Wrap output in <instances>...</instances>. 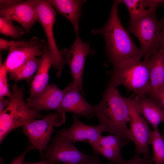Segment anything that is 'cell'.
I'll return each mask as SVG.
<instances>
[{
	"label": "cell",
	"mask_w": 164,
	"mask_h": 164,
	"mask_svg": "<svg viewBox=\"0 0 164 164\" xmlns=\"http://www.w3.org/2000/svg\"><path fill=\"white\" fill-rule=\"evenodd\" d=\"M120 4L119 0L114 1L106 24L102 28L92 30L94 34L103 36L106 55L114 68L128 61L140 60L143 56L121 22L118 12Z\"/></svg>",
	"instance_id": "obj_1"
},
{
	"label": "cell",
	"mask_w": 164,
	"mask_h": 164,
	"mask_svg": "<svg viewBox=\"0 0 164 164\" xmlns=\"http://www.w3.org/2000/svg\"><path fill=\"white\" fill-rule=\"evenodd\" d=\"M95 106V116L104 132L132 142L127 126L131 121L128 98L121 95L117 86L109 81L101 101Z\"/></svg>",
	"instance_id": "obj_2"
},
{
	"label": "cell",
	"mask_w": 164,
	"mask_h": 164,
	"mask_svg": "<svg viewBox=\"0 0 164 164\" xmlns=\"http://www.w3.org/2000/svg\"><path fill=\"white\" fill-rule=\"evenodd\" d=\"M110 81L116 86H124L137 96H149L152 93L149 69L147 61H131L114 68Z\"/></svg>",
	"instance_id": "obj_3"
},
{
	"label": "cell",
	"mask_w": 164,
	"mask_h": 164,
	"mask_svg": "<svg viewBox=\"0 0 164 164\" xmlns=\"http://www.w3.org/2000/svg\"><path fill=\"white\" fill-rule=\"evenodd\" d=\"M10 104L0 114V143L10 132L45 116L30 108L23 99L24 89L14 84L11 88Z\"/></svg>",
	"instance_id": "obj_4"
},
{
	"label": "cell",
	"mask_w": 164,
	"mask_h": 164,
	"mask_svg": "<svg viewBox=\"0 0 164 164\" xmlns=\"http://www.w3.org/2000/svg\"><path fill=\"white\" fill-rule=\"evenodd\" d=\"M164 26V19L158 20L156 13L130 21L128 30L138 39L140 49L144 59H147L157 50Z\"/></svg>",
	"instance_id": "obj_5"
},
{
	"label": "cell",
	"mask_w": 164,
	"mask_h": 164,
	"mask_svg": "<svg viewBox=\"0 0 164 164\" xmlns=\"http://www.w3.org/2000/svg\"><path fill=\"white\" fill-rule=\"evenodd\" d=\"M65 120V112L57 111L40 119H34L22 127V132L28 137L32 149L39 151L42 159L43 152L55 131L54 127L64 124Z\"/></svg>",
	"instance_id": "obj_6"
},
{
	"label": "cell",
	"mask_w": 164,
	"mask_h": 164,
	"mask_svg": "<svg viewBox=\"0 0 164 164\" xmlns=\"http://www.w3.org/2000/svg\"><path fill=\"white\" fill-rule=\"evenodd\" d=\"M37 20L43 27L47 40L48 47L54 60L57 77L61 74L64 60L57 47L53 32L56 12L48 0H36Z\"/></svg>",
	"instance_id": "obj_7"
},
{
	"label": "cell",
	"mask_w": 164,
	"mask_h": 164,
	"mask_svg": "<svg viewBox=\"0 0 164 164\" xmlns=\"http://www.w3.org/2000/svg\"><path fill=\"white\" fill-rule=\"evenodd\" d=\"M61 134H58L46 148L42 159L70 164H81L92 156L80 151Z\"/></svg>",
	"instance_id": "obj_8"
},
{
	"label": "cell",
	"mask_w": 164,
	"mask_h": 164,
	"mask_svg": "<svg viewBox=\"0 0 164 164\" xmlns=\"http://www.w3.org/2000/svg\"><path fill=\"white\" fill-rule=\"evenodd\" d=\"M94 52L90 48L89 43L82 41L79 35L67 52L65 61L68 64L73 79L70 83L80 91L83 90V74L86 58L88 54L92 55Z\"/></svg>",
	"instance_id": "obj_9"
},
{
	"label": "cell",
	"mask_w": 164,
	"mask_h": 164,
	"mask_svg": "<svg viewBox=\"0 0 164 164\" xmlns=\"http://www.w3.org/2000/svg\"><path fill=\"white\" fill-rule=\"evenodd\" d=\"M128 101L131 118L129 130L132 142L135 146V152L142 154L143 158L145 159L152 160L149 148L152 131L142 115L134 108L131 99L128 98Z\"/></svg>",
	"instance_id": "obj_10"
},
{
	"label": "cell",
	"mask_w": 164,
	"mask_h": 164,
	"mask_svg": "<svg viewBox=\"0 0 164 164\" xmlns=\"http://www.w3.org/2000/svg\"><path fill=\"white\" fill-rule=\"evenodd\" d=\"M48 48L47 43L43 40H39L31 46H12L9 49L4 66L7 72H9L36 56H41Z\"/></svg>",
	"instance_id": "obj_11"
},
{
	"label": "cell",
	"mask_w": 164,
	"mask_h": 164,
	"mask_svg": "<svg viewBox=\"0 0 164 164\" xmlns=\"http://www.w3.org/2000/svg\"><path fill=\"white\" fill-rule=\"evenodd\" d=\"M65 94L61 104L57 111L70 112L77 116L90 119L95 116V106L88 103L80 91L70 83L64 89Z\"/></svg>",
	"instance_id": "obj_12"
},
{
	"label": "cell",
	"mask_w": 164,
	"mask_h": 164,
	"mask_svg": "<svg viewBox=\"0 0 164 164\" xmlns=\"http://www.w3.org/2000/svg\"><path fill=\"white\" fill-rule=\"evenodd\" d=\"M0 15L17 22L28 32L37 20L36 0H21L10 7L0 9Z\"/></svg>",
	"instance_id": "obj_13"
},
{
	"label": "cell",
	"mask_w": 164,
	"mask_h": 164,
	"mask_svg": "<svg viewBox=\"0 0 164 164\" xmlns=\"http://www.w3.org/2000/svg\"><path fill=\"white\" fill-rule=\"evenodd\" d=\"M73 118V121L70 128L58 132L73 143L87 142L92 146L97 143L104 132L101 127L99 125L92 126L84 124L75 114Z\"/></svg>",
	"instance_id": "obj_14"
},
{
	"label": "cell",
	"mask_w": 164,
	"mask_h": 164,
	"mask_svg": "<svg viewBox=\"0 0 164 164\" xmlns=\"http://www.w3.org/2000/svg\"><path fill=\"white\" fill-rule=\"evenodd\" d=\"M64 90L59 89L54 84H48L46 87L35 97L28 98L26 102L32 109L41 110H55L60 107L65 94Z\"/></svg>",
	"instance_id": "obj_15"
},
{
	"label": "cell",
	"mask_w": 164,
	"mask_h": 164,
	"mask_svg": "<svg viewBox=\"0 0 164 164\" xmlns=\"http://www.w3.org/2000/svg\"><path fill=\"white\" fill-rule=\"evenodd\" d=\"M129 142L115 135H101L97 142L91 146L94 153L103 156L109 162L117 163L124 160L121 154V149Z\"/></svg>",
	"instance_id": "obj_16"
},
{
	"label": "cell",
	"mask_w": 164,
	"mask_h": 164,
	"mask_svg": "<svg viewBox=\"0 0 164 164\" xmlns=\"http://www.w3.org/2000/svg\"><path fill=\"white\" fill-rule=\"evenodd\" d=\"M131 101L136 111L144 116L154 130H158L159 125L164 121V110L147 96H137Z\"/></svg>",
	"instance_id": "obj_17"
},
{
	"label": "cell",
	"mask_w": 164,
	"mask_h": 164,
	"mask_svg": "<svg viewBox=\"0 0 164 164\" xmlns=\"http://www.w3.org/2000/svg\"><path fill=\"white\" fill-rule=\"evenodd\" d=\"M54 64L53 58L48 47L39 59L37 72L31 84L29 98L35 97L46 87L48 84L49 69Z\"/></svg>",
	"instance_id": "obj_18"
},
{
	"label": "cell",
	"mask_w": 164,
	"mask_h": 164,
	"mask_svg": "<svg viewBox=\"0 0 164 164\" xmlns=\"http://www.w3.org/2000/svg\"><path fill=\"white\" fill-rule=\"evenodd\" d=\"M146 60L148 64L152 93L149 97L155 101L164 85V62L162 50H157Z\"/></svg>",
	"instance_id": "obj_19"
},
{
	"label": "cell",
	"mask_w": 164,
	"mask_h": 164,
	"mask_svg": "<svg viewBox=\"0 0 164 164\" xmlns=\"http://www.w3.org/2000/svg\"><path fill=\"white\" fill-rule=\"evenodd\" d=\"M54 8L65 16L72 24L77 35H79V21L81 7L86 0H48Z\"/></svg>",
	"instance_id": "obj_20"
},
{
	"label": "cell",
	"mask_w": 164,
	"mask_h": 164,
	"mask_svg": "<svg viewBox=\"0 0 164 164\" xmlns=\"http://www.w3.org/2000/svg\"><path fill=\"white\" fill-rule=\"evenodd\" d=\"M128 11L130 21H133L156 13L157 7L164 2L162 0H120Z\"/></svg>",
	"instance_id": "obj_21"
},
{
	"label": "cell",
	"mask_w": 164,
	"mask_h": 164,
	"mask_svg": "<svg viewBox=\"0 0 164 164\" xmlns=\"http://www.w3.org/2000/svg\"><path fill=\"white\" fill-rule=\"evenodd\" d=\"M39 60L35 58L10 71L11 78L16 82L25 80L28 82H31L33 76L38 68Z\"/></svg>",
	"instance_id": "obj_22"
},
{
	"label": "cell",
	"mask_w": 164,
	"mask_h": 164,
	"mask_svg": "<svg viewBox=\"0 0 164 164\" xmlns=\"http://www.w3.org/2000/svg\"><path fill=\"white\" fill-rule=\"evenodd\" d=\"M150 144L152 145L154 164H164V136L158 130L152 131Z\"/></svg>",
	"instance_id": "obj_23"
},
{
	"label": "cell",
	"mask_w": 164,
	"mask_h": 164,
	"mask_svg": "<svg viewBox=\"0 0 164 164\" xmlns=\"http://www.w3.org/2000/svg\"><path fill=\"white\" fill-rule=\"evenodd\" d=\"M12 21L7 17L0 16V32L5 36L19 38L24 34V29L14 25Z\"/></svg>",
	"instance_id": "obj_24"
},
{
	"label": "cell",
	"mask_w": 164,
	"mask_h": 164,
	"mask_svg": "<svg viewBox=\"0 0 164 164\" xmlns=\"http://www.w3.org/2000/svg\"><path fill=\"white\" fill-rule=\"evenodd\" d=\"M39 40L36 37H33L30 41L9 40L0 38V50H7L12 46L23 47L31 46L37 43Z\"/></svg>",
	"instance_id": "obj_25"
},
{
	"label": "cell",
	"mask_w": 164,
	"mask_h": 164,
	"mask_svg": "<svg viewBox=\"0 0 164 164\" xmlns=\"http://www.w3.org/2000/svg\"><path fill=\"white\" fill-rule=\"evenodd\" d=\"M2 61L1 54L0 55V98L6 96L9 98L11 94L9 90L7 82V73Z\"/></svg>",
	"instance_id": "obj_26"
},
{
	"label": "cell",
	"mask_w": 164,
	"mask_h": 164,
	"mask_svg": "<svg viewBox=\"0 0 164 164\" xmlns=\"http://www.w3.org/2000/svg\"><path fill=\"white\" fill-rule=\"evenodd\" d=\"M140 154L135 152L134 156L131 159L114 164H152V160H149L142 158Z\"/></svg>",
	"instance_id": "obj_27"
},
{
	"label": "cell",
	"mask_w": 164,
	"mask_h": 164,
	"mask_svg": "<svg viewBox=\"0 0 164 164\" xmlns=\"http://www.w3.org/2000/svg\"><path fill=\"white\" fill-rule=\"evenodd\" d=\"M32 149L31 146H29L21 155L15 157L11 164H24V159L26 154L30 150Z\"/></svg>",
	"instance_id": "obj_28"
},
{
	"label": "cell",
	"mask_w": 164,
	"mask_h": 164,
	"mask_svg": "<svg viewBox=\"0 0 164 164\" xmlns=\"http://www.w3.org/2000/svg\"><path fill=\"white\" fill-rule=\"evenodd\" d=\"M21 1L20 0H0V9L10 7Z\"/></svg>",
	"instance_id": "obj_29"
},
{
	"label": "cell",
	"mask_w": 164,
	"mask_h": 164,
	"mask_svg": "<svg viewBox=\"0 0 164 164\" xmlns=\"http://www.w3.org/2000/svg\"><path fill=\"white\" fill-rule=\"evenodd\" d=\"M99 156L98 154L94 153L93 156L91 158L81 164H104L101 162L99 159ZM108 164H114L112 163L109 162Z\"/></svg>",
	"instance_id": "obj_30"
},
{
	"label": "cell",
	"mask_w": 164,
	"mask_h": 164,
	"mask_svg": "<svg viewBox=\"0 0 164 164\" xmlns=\"http://www.w3.org/2000/svg\"><path fill=\"white\" fill-rule=\"evenodd\" d=\"M10 104L9 99L3 98H0V114L2 113L5 109L8 108Z\"/></svg>",
	"instance_id": "obj_31"
},
{
	"label": "cell",
	"mask_w": 164,
	"mask_h": 164,
	"mask_svg": "<svg viewBox=\"0 0 164 164\" xmlns=\"http://www.w3.org/2000/svg\"><path fill=\"white\" fill-rule=\"evenodd\" d=\"M155 101L161 108L164 110V94H159Z\"/></svg>",
	"instance_id": "obj_32"
},
{
	"label": "cell",
	"mask_w": 164,
	"mask_h": 164,
	"mask_svg": "<svg viewBox=\"0 0 164 164\" xmlns=\"http://www.w3.org/2000/svg\"><path fill=\"white\" fill-rule=\"evenodd\" d=\"M56 162L48 159H43L42 161L37 162H25L24 164H55Z\"/></svg>",
	"instance_id": "obj_33"
},
{
	"label": "cell",
	"mask_w": 164,
	"mask_h": 164,
	"mask_svg": "<svg viewBox=\"0 0 164 164\" xmlns=\"http://www.w3.org/2000/svg\"><path fill=\"white\" fill-rule=\"evenodd\" d=\"M164 49V26L163 27L162 31L161 38L160 41L159 46L158 47V50H162Z\"/></svg>",
	"instance_id": "obj_34"
},
{
	"label": "cell",
	"mask_w": 164,
	"mask_h": 164,
	"mask_svg": "<svg viewBox=\"0 0 164 164\" xmlns=\"http://www.w3.org/2000/svg\"><path fill=\"white\" fill-rule=\"evenodd\" d=\"M160 93L164 94V85L163 86V87H162V89H161L159 93V94ZM159 94H158V95H159Z\"/></svg>",
	"instance_id": "obj_35"
},
{
	"label": "cell",
	"mask_w": 164,
	"mask_h": 164,
	"mask_svg": "<svg viewBox=\"0 0 164 164\" xmlns=\"http://www.w3.org/2000/svg\"><path fill=\"white\" fill-rule=\"evenodd\" d=\"M162 53L163 60L164 62V49H162Z\"/></svg>",
	"instance_id": "obj_36"
},
{
	"label": "cell",
	"mask_w": 164,
	"mask_h": 164,
	"mask_svg": "<svg viewBox=\"0 0 164 164\" xmlns=\"http://www.w3.org/2000/svg\"><path fill=\"white\" fill-rule=\"evenodd\" d=\"M63 164H70L68 163H63Z\"/></svg>",
	"instance_id": "obj_37"
}]
</instances>
